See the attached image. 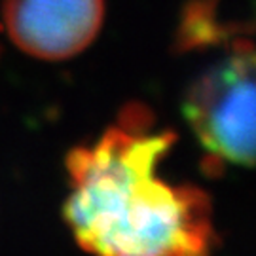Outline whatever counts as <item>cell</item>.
Wrapping results in <instances>:
<instances>
[{
    "mask_svg": "<svg viewBox=\"0 0 256 256\" xmlns=\"http://www.w3.org/2000/svg\"><path fill=\"white\" fill-rule=\"evenodd\" d=\"M176 135L152 110L129 102L116 122L66 160L63 218L92 256H214L209 194L160 174Z\"/></svg>",
    "mask_w": 256,
    "mask_h": 256,
    "instance_id": "6da1fadb",
    "label": "cell"
},
{
    "mask_svg": "<svg viewBox=\"0 0 256 256\" xmlns=\"http://www.w3.org/2000/svg\"><path fill=\"white\" fill-rule=\"evenodd\" d=\"M254 48L234 38L228 54L186 92L182 112L205 150L207 171L254 162Z\"/></svg>",
    "mask_w": 256,
    "mask_h": 256,
    "instance_id": "7a4b0ae2",
    "label": "cell"
},
{
    "mask_svg": "<svg viewBox=\"0 0 256 256\" xmlns=\"http://www.w3.org/2000/svg\"><path fill=\"white\" fill-rule=\"evenodd\" d=\"M2 18L19 50L44 61H63L97 38L104 0H4Z\"/></svg>",
    "mask_w": 256,
    "mask_h": 256,
    "instance_id": "3957f363",
    "label": "cell"
}]
</instances>
